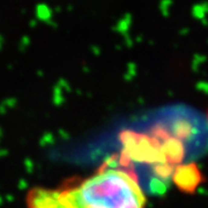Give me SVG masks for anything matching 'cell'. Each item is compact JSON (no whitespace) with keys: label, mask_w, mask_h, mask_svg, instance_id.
Wrapping results in <instances>:
<instances>
[{"label":"cell","mask_w":208,"mask_h":208,"mask_svg":"<svg viewBox=\"0 0 208 208\" xmlns=\"http://www.w3.org/2000/svg\"><path fill=\"white\" fill-rule=\"evenodd\" d=\"M29 208H145L146 195L137 177L109 167L78 184L59 190H34Z\"/></svg>","instance_id":"obj_1"}]
</instances>
